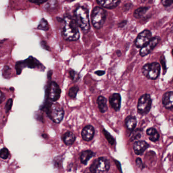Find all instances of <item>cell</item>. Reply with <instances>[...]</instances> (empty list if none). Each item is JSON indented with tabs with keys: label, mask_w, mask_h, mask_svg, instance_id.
I'll return each mask as SVG.
<instances>
[{
	"label": "cell",
	"mask_w": 173,
	"mask_h": 173,
	"mask_svg": "<svg viewBox=\"0 0 173 173\" xmlns=\"http://www.w3.org/2000/svg\"><path fill=\"white\" fill-rule=\"evenodd\" d=\"M62 36L64 39L68 41H76L80 37L78 27L75 20L69 16H65L63 19Z\"/></svg>",
	"instance_id": "1"
},
{
	"label": "cell",
	"mask_w": 173,
	"mask_h": 173,
	"mask_svg": "<svg viewBox=\"0 0 173 173\" xmlns=\"http://www.w3.org/2000/svg\"><path fill=\"white\" fill-rule=\"evenodd\" d=\"M74 17L75 22L82 31L85 34L88 32L90 28L88 9L83 6L77 7L74 12Z\"/></svg>",
	"instance_id": "2"
},
{
	"label": "cell",
	"mask_w": 173,
	"mask_h": 173,
	"mask_svg": "<svg viewBox=\"0 0 173 173\" xmlns=\"http://www.w3.org/2000/svg\"><path fill=\"white\" fill-rule=\"evenodd\" d=\"M106 11L101 7H95L91 13V21L93 28L100 29L103 27L106 19Z\"/></svg>",
	"instance_id": "3"
},
{
	"label": "cell",
	"mask_w": 173,
	"mask_h": 173,
	"mask_svg": "<svg viewBox=\"0 0 173 173\" xmlns=\"http://www.w3.org/2000/svg\"><path fill=\"white\" fill-rule=\"evenodd\" d=\"M142 73L148 79L155 80L159 78L160 73V65L158 62H152L144 65Z\"/></svg>",
	"instance_id": "4"
},
{
	"label": "cell",
	"mask_w": 173,
	"mask_h": 173,
	"mask_svg": "<svg viewBox=\"0 0 173 173\" xmlns=\"http://www.w3.org/2000/svg\"><path fill=\"white\" fill-rule=\"evenodd\" d=\"M47 114L54 123L59 124L62 121L64 116V110L59 103H52L47 109Z\"/></svg>",
	"instance_id": "5"
},
{
	"label": "cell",
	"mask_w": 173,
	"mask_h": 173,
	"mask_svg": "<svg viewBox=\"0 0 173 173\" xmlns=\"http://www.w3.org/2000/svg\"><path fill=\"white\" fill-rule=\"evenodd\" d=\"M152 105V99L149 94L141 96L138 102V112L140 115H146L150 112Z\"/></svg>",
	"instance_id": "6"
},
{
	"label": "cell",
	"mask_w": 173,
	"mask_h": 173,
	"mask_svg": "<svg viewBox=\"0 0 173 173\" xmlns=\"http://www.w3.org/2000/svg\"><path fill=\"white\" fill-rule=\"evenodd\" d=\"M109 168V160L105 157H101L95 160L89 169L96 173H103L108 171Z\"/></svg>",
	"instance_id": "7"
},
{
	"label": "cell",
	"mask_w": 173,
	"mask_h": 173,
	"mask_svg": "<svg viewBox=\"0 0 173 173\" xmlns=\"http://www.w3.org/2000/svg\"><path fill=\"white\" fill-rule=\"evenodd\" d=\"M152 38V34L149 30L145 29L141 32L136 40L135 41V45L138 48H141L145 45Z\"/></svg>",
	"instance_id": "8"
},
{
	"label": "cell",
	"mask_w": 173,
	"mask_h": 173,
	"mask_svg": "<svg viewBox=\"0 0 173 173\" xmlns=\"http://www.w3.org/2000/svg\"><path fill=\"white\" fill-rule=\"evenodd\" d=\"M160 40V38L159 37H152L145 45L141 48L140 51V55L142 57H144L148 55L155 48V47L159 44Z\"/></svg>",
	"instance_id": "9"
},
{
	"label": "cell",
	"mask_w": 173,
	"mask_h": 173,
	"mask_svg": "<svg viewBox=\"0 0 173 173\" xmlns=\"http://www.w3.org/2000/svg\"><path fill=\"white\" fill-rule=\"evenodd\" d=\"M61 90L59 85L55 82L50 84L48 91V96L50 100L56 101L61 97Z\"/></svg>",
	"instance_id": "10"
},
{
	"label": "cell",
	"mask_w": 173,
	"mask_h": 173,
	"mask_svg": "<svg viewBox=\"0 0 173 173\" xmlns=\"http://www.w3.org/2000/svg\"><path fill=\"white\" fill-rule=\"evenodd\" d=\"M109 103L111 107L115 111L118 112L121 107V97L119 93H115L110 96L109 99Z\"/></svg>",
	"instance_id": "11"
},
{
	"label": "cell",
	"mask_w": 173,
	"mask_h": 173,
	"mask_svg": "<svg viewBox=\"0 0 173 173\" xmlns=\"http://www.w3.org/2000/svg\"><path fill=\"white\" fill-rule=\"evenodd\" d=\"M100 6L107 9H113L119 5L120 0H96Z\"/></svg>",
	"instance_id": "12"
},
{
	"label": "cell",
	"mask_w": 173,
	"mask_h": 173,
	"mask_svg": "<svg viewBox=\"0 0 173 173\" xmlns=\"http://www.w3.org/2000/svg\"><path fill=\"white\" fill-rule=\"evenodd\" d=\"M173 92L170 91L165 93L162 98V103L163 106L168 110L173 109Z\"/></svg>",
	"instance_id": "13"
},
{
	"label": "cell",
	"mask_w": 173,
	"mask_h": 173,
	"mask_svg": "<svg viewBox=\"0 0 173 173\" xmlns=\"http://www.w3.org/2000/svg\"><path fill=\"white\" fill-rule=\"evenodd\" d=\"M95 135V129L92 125H88L84 127L81 132L82 137L84 141L92 140Z\"/></svg>",
	"instance_id": "14"
},
{
	"label": "cell",
	"mask_w": 173,
	"mask_h": 173,
	"mask_svg": "<svg viewBox=\"0 0 173 173\" xmlns=\"http://www.w3.org/2000/svg\"><path fill=\"white\" fill-rule=\"evenodd\" d=\"M149 146L148 143L145 141H136L133 145L134 152L138 155H142L144 151Z\"/></svg>",
	"instance_id": "15"
},
{
	"label": "cell",
	"mask_w": 173,
	"mask_h": 173,
	"mask_svg": "<svg viewBox=\"0 0 173 173\" xmlns=\"http://www.w3.org/2000/svg\"><path fill=\"white\" fill-rule=\"evenodd\" d=\"M21 62L23 68L28 67L29 68H35L41 65L39 62L32 56L29 57L23 61H21Z\"/></svg>",
	"instance_id": "16"
},
{
	"label": "cell",
	"mask_w": 173,
	"mask_h": 173,
	"mask_svg": "<svg viewBox=\"0 0 173 173\" xmlns=\"http://www.w3.org/2000/svg\"><path fill=\"white\" fill-rule=\"evenodd\" d=\"M124 122L127 129L129 131H134V130L136 128L137 121L135 116L129 115L126 118Z\"/></svg>",
	"instance_id": "17"
},
{
	"label": "cell",
	"mask_w": 173,
	"mask_h": 173,
	"mask_svg": "<svg viewBox=\"0 0 173 173\" xmlns=\"http://www.w3.org/2000/svg\"><path fill=\"white\" fill-rule=\"evenodd\" d=\"M97 104L98 105L99 109L102 113H105L108 110L107 100L103 96H99L97 99Z\"/></svg>",
	"instance_id": "18"
},
{
	"label": "cell",
	"mask_w": 173,
	"mask_h": 173,
	"mask_svg": "<svg viewBox=\"0 0 173 173\" xmlns=\"http://www.w3.org/2000/svg\"><path fill=\"white\" fill-rule=\"evenodd\" d=\"M76 137L73 133L68 131L62 136V140L64 143L67 146H70L75 142Z\"/></svg>",
	"instance_id": "19"
},
{
	"label": "cell",
	"mask_w": 173,
	"mask_h": 173,
	"mask_svg": "<svg viewBox=\"0 0 173 173\" xmlns=\"http://www.w3.org/2000/svg\"><path fill=\"white\" fill-rule=\"evenodd\" d=\"M147 135L149 136V138L150 141L152 142H156L159 140V134L155 128H150L146 131Z\"/></svg>",
	"instance_id": "20"
},
{
	"label": "cell",
	"mask_w": 173,
	"mask_h": 173,
	"mask_svg": "<svg viewBox=\"0 0 173 173\" xmlns=\"http://www.w3.org/2000/svg\"><path fill=\"white\" fill-rule=\"evenodd\" d=\"M149 9L148 7H141L135 10L134 13V16L136 19H140L143 17Z\"/></svg>",
	"instance_id": "21"
},
{
	"label": "cell",
	"mask_w": 173,
	"mask_h": 173,
	"mask_svg": "<svg viewBox=\"0 0 173 173\" xmlns=\"http://www.w3.org/2000/svg\"><path fill=\"white\" fill-rule=\"evenodd\" d=\"M93 155H94L93 152L90 150L82 151L80 155L81 162L84 165H86L88 160L93 157Z\"/></svg>",
	"instance_id": "22"
},
{
	"label": "cell",
	"mask_w": 173,
	"mask_h": 173,
	"mask_svg": "<svg viewBox=\"0 0 173 173\" xmlns=\"http://www.w3.org/2000/svg\"><path fill=\"white\" fill-rule=\"evenodd\" d=\"M79 89L77 86H74L71 88L69 89V92H68V95L69 97L72 99H74L76 97L77 93L78 92Z\"/></svg>",
	"instance_id": "23"
},
{
	"label": "cell",
	"mask_w": 173,
	"mask_h": 173,
	"mask_svg": "<svg viewBox=\"0 0 173 173\" xmlns=\"http://www.w3.org/2000/svg\"><path fill=\"white\" fill-rule=\"evenodd\" d=\"M38 29H41L43 31H47L49 29V25L46 20L43 18L40 22L38 26Z\"/></svg>",
	"instance_id": "24"
},
{
	"label": "cell",
	"mask_w": 173,
	"mask_h": 173,
	"mask_svg": "<svg viewBox=\"0 0 173 173\" xmlns=\"http://www.w3.org/2000/svg\"><path fill=\"white\" fill-rule=\"evenodd\" d=\"M69 75L70 76L71 79L74 82H77L80 79V76L79 73L74 70H71L69 71Z\"/></svg>",
	"instance_id": "25"
},
{
	"label": "cell",
	"mask_w": 173,
	"mask_h": 173,
	"mask_svg": "<svg viewBox=\"0 0 173 173\" xmlns=\"http://www.w3.org/2000/svg\"><path fill=\"white\" fill-rule=\"evenodd\" d=\"M12 70L9 66H5L3 70V76L6 79H9L11 76Z\"/></svg>",
	"instance_id": "26"
},
{
	"label": "cell",
	"mask_w": 173,
	"mask_h": 173,
	"mask_svg": "<svg viewBox=\"0 0 173 173\" xmlns=\"http://www.w3.org/2000/svg\"><path fill=\"white\" fill-rule=\"evenodd\" d=\"M103 132L104 133V136L106 138L107 140H108V142L111 145H113L115 142L114 139L113 138L112 136H111V134H110L106 130L103 129Z\"/></svg>",
	"instance_id": "27"
},
{
	"label": "cell",
	"mask_w": 173,
	"mask_h": 173,
	"mask_svg": "<svg viewBox=\"0 0 173 173\" xmlns=\"http://www.w3.org/2000/svg\"><path fill=\"white\" fill-rule=\"evenodd\" d=\"M133 131L132 133V135L131 137V139L132 140H136L140 139L142 135V131L140 129H137Z\"/></svg>",
	"instance_id": "28"
},
{
	"label": "cell",
	"mask_w": 173,
	"mask_h": 173,
	"mask_svg": "<svg viewBox=\"0 0 173 173\" xmlns=\"http://www.w3.org/2000/svg\"><path fill=\"white\" fill-rule=\"evenodd\" d=\"M9 155V151L6 148H3L0 151V157L3 160L8 159Z\"/></svg>",
	"instance_id": "29"
},
{
	"label": "cell",
	"mask_w": 173,
	"mask_h": 173,
	"mask_svg": "<svg viewBox=\"0 0 173 173\" xmlns=\"http://www.w3.org/2000/svg\"><path fill=\"white\" fill-rule=\"evenodd\" d=\"M12 104H13V100L12 99H9L7 101L6 105H5V111H6V113H8L10 112V110H11L12 108Z\"/></svg>",
	"instance_id": "30"
},
{
	"label": "cell",
	"mask_w": 173,
	"mask_h": 173,
	"mask_svg": "<svg viewBox=\"0 0 173 173\" xmlns=\"http://www.w3.org/2000/svg\"><path fill=\"white\" fill-rule=\"evenodd\" d=\"M162 5L165 7H168L173 4V0H161Z\"/></svg>",
	"instance_id": "31"
},
{
	"label": "cell",
	"mask_w": 173,
	"mask_h": 173,
	"mask_svg": "<svg viewBox=\"0 0 173 173\" xmlns=\"http://www.w3.org/2000/svg\"><path fill=\"white\" fill-rule=\"evenodd\" d=\"M136 165L140 168L142 169L143 168V165L142 163V160L140 158H137L136 160Z\"/></svg>",
	"instance_id": "32"
},
{
	"label": "cell",
	"mask_w": 173,
	"mask_h": 173,
	"mask_svg": "<svg viewBox=\"0 0 173 173\" xmlns=\"http://www.w3.org/2000/svg\"><path fill=\"white\" fill-rule=\"evenodd\" d=\"M160 62L162 63V66L163 67V71H166L167 70V67H166V62H165V57H163V58H162L160 59Z\"/></svg>",
	"instance_id": "33"
},
{
	"label": "cell",
	"mask_w": 173,
	"mask_h": 173,
	"mask_svg": "<svg viewBox=\"0 0 173 173\" xmlns=\"http://www.w3.org/2000/svg\"><path fill=\"white\" fill-rule=\"evenodd\" d=\"M5 96L3 93L0 90V104L2 103L5 100Z\"/></svg>",
	"instance_id": "34"
},
{
	"label": "cell",
	"mask_w": 173,
	"mask_h": 173,
	"mask_svg": "<svg viewBox=\"0 0 173 173\" xmlns=\"http://www.w3.org/2000/svg\"><path fill=\"white\" fill-rule=\"evenodd\" d=\"M41 45L42 46V47L44 49H46L47 50L49 51L50 49H49V47L46 44V42H44L43 41L41 43Z\"/></svg>",
	"instance_id": "35"
},
{
	"label": "cell",
	"mask_w": 173,
	"mask_h": 173,
	"mask_svg": "<svg viewBox=\"0 0 173 173\" xmlns=\"http://www.w3.org/2000/svg\"><path fill=\"white\" fill-rule=\"evenodd\" d=\"M30 2L36 4H41L46 2L47 0H29Z\"/></svg>",
	"instance_id": "36"
},
{
	"label": "cell",
	"mask_w": 173,
	"mask_h": 173,
	"mask_svg": "<svg viewBox=\"0 0 173 173\" xmlns=\"http://www.w3.org/2000/svg\"><path fill=\"white\" fill-rule=\"evenodd\" d=\"M95 74L98 75V76H102L103 75H105V71L104 70H98V71L95 72Z\"/></svg>",
	"instance_id": "37"
},
{
	"label": "cell",
	"mask_w": 173,
	"mask_h": 173,
	"mask_svg": "<svg viewBox=\"0 0 173 173\" xmlns=\"http://www.w3.org/2000/svg\"><path fill=\"white\" fill-rule=\"evenodd\" d=\"M83 173H96L95 172L93 171L92 170H90V169L85 170Z\"/></svg>",
	"instance_id": "38"
},
{
	"label": "cell",
	"mask_w": 173,
	"mask_h": 173,
	"mask_svg": "<svg viewBox=\"0 0 173 173\" xmlns=\"http://www.w3.org/2000/svg\"><path fill=\"white\" fill-rule=\"evenodd\" d=\"M116 54H117V55H118V56H120L121 55V52H120V51H116Z\"/></svg>",
	"instance_id": "39"
},
{
	"label": "cell",
	"mask_w": 173,
	"mask_h": 173,
	"mask_svg": "<svg viewBox=\"0 0 173 173\" xmlns=\"http://www.w3.org/2000/svg\"><path fill=\"white\" fill-rule=\"evenodd\" d=\"M67 2H73V1H74L75 0H65Z\"/></svg>",
	"instance_id": "40"
},
{
	"label": "cell",
	"mask_w": 173,
	"mask_h": 173,
	"mask_svg": "<svg viewBox=\"0 0 173 173\" xmlns=\"http://www.w3.org/2000/svg\"><path fill=\"white\" fill-rule=\"evenodd\" d=\"M144 1L145 2L146 1H148V0H144ZM151 1H152V0H151Z\"/></svg>",
	"instance_id": "41"
}]
</instances>
